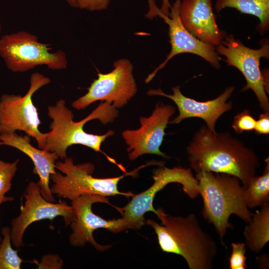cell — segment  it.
Here are the masks:
<instances>
[{
  "instance_id": "1",
  "label": "cell",
  "mask_w": 269,
  "mask_h": 269,
  "mask_svg": "<svg viewBox=\"0 0 269 269\" xmlns=\"http://www.w3.org/2000/svg\"><path fill=\"white\" fill-rule=\"evenodd\" d=\"M188 161L196 173H223L236 176L247 186L260 162L255 152L228 132L213 133L202 126L187 147Z\"/></svg>"
},
{
  "instance_id": "2",
  "label": "cell",
  "mask_w": 269,
  "mask_h": 269,
  "mask_svg": "<svg viewBox=\"0 0 269 269\" xmlns=\"http://www.w3.org/2000/svg\"><path fill=\"white\" fill-rule=\"evenodd\" d=\"M158 224L148 219L157 237L161 250L182 256L190 269H212L218 253L214 239L201 228L196 215L186 217L168 215L161 208L157 209Z\"/></svg>"
},
{
  "instance_id": "3",
  "label": "cell",
  "mask_w": 269,
  "mask_h": 269,
  "mask_svg": "<svg viewBox=\"0 0 269 269\" xmlns=\"http://www.w3.org/2000/svg\"><path fill=\"white\" fill-rule=\"evenodd\" d=\"M48 115L52 120L49 126L51 131L44 133L40 149L55 152L63 159L67 158V148L73 144L83 145L96 152L101 151V144L114 134V131L109 130L103 135L94 134L86 133L84 126L94 119H98L104 125L112 123L118 116L119 112L113 105L105 101L87 117L76 122L73 120L72 112L61 99L55 105L48 106Z\"/></svg>"
},
{
  "instance_id": "4",
  "label": "cell",
  "mask_w": 269,
  "mask_h": 269,
  "mask_svg": "<svg viewBox=\"0 0 269 269\" xmlns=\"http://www.w3.org/2000/svg\"><path fill=\"white\" fill-rule=\"evenodd\" d=\"M195 178L203 199L202 216L213 225L224 245L223 238L227 230L233 228L229 222L231 215L247 224L252 220L253 213L245 203L241 181L229 174L206 171L196 173Z\"/></svg>"
},
{
  "instance_id": "5",
  "label": "cell",
  "mask_w": 269,
  "mask_h": 269,
  "mask_svg": "<svg viewBox=\"0 0 269 269\" xmlns=\"http://www.w3.org/2000/svg\"><path fill=\"white\" fill-rule=\"evenodd\" d=\"M152 164L151 161L121 176L100 178L92 176L95 167L92 163L76 165L72 158L67 157L63 162H55L56 168L64 175L56 172L50 175L53 183L50 187V191L52 194L71 201L84 195H98L105 197L117 195L132 196L134 194L131 192H122L118 190L119 181L126 176L137 175L140 169Z\"/></svg>"
},
{
  "instance_id": "6",
  "label": "cell",
  "mask_w": 269,
  "mask_h": 269,
  "mask_svg": "<svg viewBox=\"0 0 269 269\" xmlns=\"http://www.w3.org/2000/svg\"><path fill=\"white\" fill-rule=\"evenodd\" d=\"M49 44L40 42L37 36L21 31L0 37V56L13 72L27 71L39 65L52 70H62L67 66L66 54L61 50L50 52Z\"/></svg>"
},
{
  "instance_id": "7",
  "label": "cell",
  "mask_w": 269,
  "mask_h": 269,
  "mask_svg": "<svg viewBox=\"0 0 269 269\" xmlns=\"http://www.w3.org/2000/svg\"><path fill=\"white\" fill-rule=\"evenodd\" d=\"M153 183L148 189L137 194H134L130 202L123 208H118L128 228L137 230L145 224L144 215L152 212L156 215L153 206L154 197L167 184L178 183L182 185L183 192L191 199L199 195L198 182L190 168L179 167L169 168L164 165L152 170Z\"/></svg>"
},
{
  "instance_id": "8",
  "label": "cell",
  "mask_w": 269,
  "mask_h": 269,
  "mask_svg": "<svg viewBox=\"0 0 269 269\" xmlns=\"http://www.w3.org/2000/svg\"><path fill=\"white\" fill-rule=\"evenodd\" d=\"M218 54L224 56L228 66L237 68L243 75L246 85L242 89L245 91L251 89L255 94L260 106L264 112H269V93L267 74L260 68V59L269 57V45L266 39L261 42L259 49H252L246 46L233 34L226 35L221 43L216 46Z\"/></svg>"
},
{
  "instance_id": "9",
  "label": "cell",
  "mask_w": 269,
  "mask_h": 269,
  "mask_svg": "<svg viewBox=\"0 0 269 269\" xmlns=\"http://www.w3.org/2000/svg\"><path fill=\"white\" fill-rule=\"evenodd\" d=\"M50 79L36 72L31 74L30 86L24 96L3 94L0 98V134L23 131L37 141L39 148L42 144L44 133L38 129L41 122L32 97L41 87L49 84Z\"/></svg>"
},
{
  "instance_id": "10",
  "label": "cell",
  "mask_w": 269,
  "mask_h": 269,
  "mask_svg": "<svg viewBox=\"0 0 269 269\" xmlns=\"http://www.w3.org/2000/svg\"><path fill=\"white\" fill-rule=\"evenodd\" d=\"M114 69L106 74L98 73L84 96L74 101L72 106L82 110L97 101H106L116 108L126 105L136 94L137 86L133 74V66L127 59L114 63Z\"/></svg>"
},
{
  "instance_id": "11",
  "label": "cell",
  "mask_w": 269,
  "mask_h": 269,
  "mask_svg": "<svg viewBox=\"0 0 269 269\" xmlns=\"http://www.w3.org/2000/svg\"><path fill=\"white\" fill-rule=\"evenodd\" d=\"M180 0H176L171 6L168 16L163 13L156 6L154 0H148L149 9L146 15L149 18L158 16L162 18L169 26V36L171 51L166 59L157 67L145 79L148 83L156 73L163 68L166 63L176 55L190 53L204 59L215 68L220 67V57L216 51L215 47L202 42L191 34L184 26L179 17Z\"/></svg>"
},
{
  "instance_id": "12",
  "label": "cell",
  "mask_w": 269,
  "mask_h": 269,
  "mask_svg": "<svg viewBox=\"0 0 269 269\" xmlns=\"http://www.w3.org/2000/svg\"><path fill=\"white\" fill-rule=\"evenodd\" d=\"M96 203L110 204L107 197L98 195H84L72 201L71 206L75 212L76 219L70 224L72 233L69 237L71 245L83 247L91 244L97 250L102 252L109 249L110 245H102L96 242L93 232L104 228L114 233H118L128 229L127 222L122 217L117 219L105 220L94 214L92 206Z\"/></svg>"
},
{
  "instance_id": "13",
  "label": "cell",
  "mask_w": 269,
  "mask_h": 269,
  "mask_svg": "<svg viewBox=\"0 0 269 269\" xmlns=\"http://www.w3.org/2000/svg\"><path fill=\"white\" fill-rule=\"evenodd\" d=\"M174 107L158 102L148 117H139L140 127L134 130L123 132L122 136L128 147V156L134 160L145 154H156L165 159L170 157L160 150L165 130L169 119L176 112Z\"/></svg>"
},
{
  "instance_id": "14",
  "label": "cell",
  "mask_w": 269,
  "mask_h": 269,
  "mask_svg": "<svg viewBox=\"0 0 269 269\" xmlns=\"http://www.w3.org/2000/svg\"><path fill=\"white\" fill-rule=\"evenodd\" d=\"M25 202L21 207L20 213L11 223L10 239L17 248L23 245V237L27 228L32 223L44 219L52 220L61 216L68 225L76 219L72 206L66 202L54 203L45 199L41 194L38 184L30 182L25 190Z\"/></svg>"
},
{
  "instance_id": "15",
  "label": "cell",
  "mask_w": 269,
  "mask_h": 269,
  "mask_svg": "<svg viewBox=\"0 0 269 269\" xmlns=\"http://www.w3.org/2000/svg\"><path fill=\"white\" fill-rule=\"evenodd\" d=\"M180 88L179 86L172 87V94H167L160 89L149 90L147 94L149 96H163L175 103L178 108L179 115L169 122V124H178L185 119L199 118L204 120L206 126L215 133V125L218 119L224 113L232 109V102H227V100L232 96L235 87L227 88L215 99L205 102L197 101L185 96L181 92Z\"/></svg>"
},
{
  "instance_id": "16",
  "label": "cell",
  "mask_w": 269,
  "mask_h": 269,
  "mask_svg": "<svg viewBox=\"0 0 269 269\" xmlns=\"http://www.w3.org/2000/svg\"><path fill=\"white\" fill-rule=\"evenodd\" d=\"M179 17L186 29L204 43L216 47L227 35L217 24L212 0H182Z\"/></svg>"
},
{
  "instance_id": "17",
  "label": "cell",
  "mask_w": 269,
  "mask_h": 269,
  "mask_svg": "<svg viewBox=\"0 0 269 269\" xmlns=\"http://www.w3.org/2000/svg\"><path fill=\"white\" fill-rule=\"evenodd\" d=\"M6 145L14 147L27 155L34 164L33 173L39 176L37 184L40 193L46 200L55 201L49 186L50 175L56 171V161L59 157L55 152L37 148L30 143V137L25 134L19 135L15 133L0 134V146Z\"/></svg>"
},
{
  "instance_id": "18",
  "label": "cell",
  "mask_w": 269,
  "mask_h": 269,
  "mask_svg": "<svg viewBox=\"0 0 269 269\" xmlns=\"http://www.w3.org/2000/svg\"><path fill=\"white\" fill-rule=\"evenodd\" d=\"M261 207L260 210L253 213L251 221L243 231L246 245L255 253L260 252L269 241V202Z\"/></svg>"
},
{
  "instance_id": "19",
  "label": "cell",
  "mask_w": 269,
  "mask_h": 269,
  "mask_svg": "<svg viewBox=\"0 0 269 269\" xmlns=\"http://www.w3.org/2000/svg\"><path fill=\"white\" fill-rule=\"evenodd\" d=\"M226 7L234 8L242 13L257 16L260 20L259 29L264 32L269 26V0H217V12Z\"/></svg>"
},
{
  "instance_id": "20",
  "label": "cell",
  "mask_w": 269,
  "mask_h": 269,
  "mask_svg": "<svg viewBox=\"0 0 269 269\" xmlns=\"http://www.w3.org/2000/svg\"><path fill=\"white\" fill-rule=\"evenodd\" d=\"M266 163L263 173L255 176L247 186L243 187L244 197L248 208L262 206L269 201V158L265 160Z\"/></svg>"
},
{
  "instance_id": "21",
  "label": "cell",
  "mask_w": 269,
  "mask_h": 269,
  "mask_svg": "<svg viewBox=\"0 0 269 269\" xmlns=\"http://www.w3.org/2000/svg\"><path fill=\"white\" fill-rule=\"evenodd\" d=\"M1 234L3 238L0 245V269H20L22 260L17 251L11 248L10 229L3 227Z\"/></svg>"
},
{
  "instance_id": "22",
  "label": "cell",
  "mask_w": 269,
  "mask_h": 269,
  "mask_svg": "<svg viewBox=\"0 0 269 269\" xmlns=\"http://www.w3.org/2000/svg\"><path fill=\"white\" fill-rule=\"evenodd\" d=\"M19 160L12 162L0 160V195H5L11 186V180L17 169Z\"/></svg>"
},
{
  "instance_id": "23",
  "label": "cell",
  "mask_w": 269,
  "mask_h": 269,
  "mask_svg": "<svg viewBox=\"0 0 269 269\" xmlns=\"http://www.w3.org/2000/svg\"><path fill=\"white\" fill-rule=\"evenodd\" d=\"M232 253L229 257V268L230 269H246L247 258L246 244L243 243H232Z\"/></svg>"
},
{
  "instance_id": "24",
  "label": "cell",
  "mask_w": 269,
  "mask_h": 269,
  "mask_svg": "<svg viewBox=\"0 0 269 269\" xmlns=\"http://www.w3.org/2000/svg\"><path fill=\"white\" fill-rule=\"evenodd\" d=\"M256 120L248 110H245L234 117L232 128L237 134L254 130Z\"/></svg>"
},
{
  "instance_id": "25",
  "label": "cell",
  "mask_w": 269,
  "mask_h": 269,
  "mask_svg": "<svg viewBox=\"0 0 269 269\" xmlns=\"http://www.w3.org/2000/svg\"><path fill=\"white\" fill-rule=\"evenodd\" d=\"M111 0H76L74 7L90 11L102 10L107 8Z\"/></svg>"
},
{
  "instance_id": "26",
  "label": "cell",
  "mask_w": 269,
  "mask_h": 269,
  "mask_svg": "<svg viewBox=\"0 0 269 269\" xmlns=\"http://www.w3.org/2000/svg\"><path fill=\"white\" fill-rule=\"evenodd\" d=\"M38 269H60L63 261L58 255L48 254L43 256L40 262H35Z\"/></svg>"
},
{
  "instance_id": "27",
  "label": "cell",
  "mask_w": 269,
  "mask_h": 269,
  "mask_svg": "<svg viewBox=\"0 0 269 269\" xmlns=\"http://www.w3.org/2000/svg\"><path fill=\"white\" fill-rule=\"evenodd\" d=\"M258 134H269V112L261 114L258 121H256L254 129Z\"/></svg>"
},
{
  "instance_id": "28",
  "label": "cell",
  "mask_w": 269,
  "mask_h": 269,
  "mask_svg": "<svg viewBox=\"0 0 269 269\" xmlns=\"http://www.w3.org/2000/svg\"><path fill=\"white\" fill-rule=\"evenodd\" d=\"M269 256L267 254L262 255L256 259L258 266L261 269H267L269 267Z\"/></svg>"
},
{
  "instance_id": "29",
  "label": "cell",
  "mask_w": 269,
  "mask_h": 269,
  "mask_svg": "<svg viewBox=\"0 0 269 269\" xmlns=\"http://www.w3.org/2000/svg\"><path fill=\"white\" fill-rule=\"evenodd\" d=\"M171 8V5H170L169 0H162V5L160 10L164 14L168 16L170 12L169 10Z\"/></svg>"
},
{
  "instance_id": "30",
  "label": "cell",
  "mask_w": 269,
  "mask_h": 269,
  "mask_svg": "<svg viewBox=\"0 0 269 269\" xmlns=\"http://www.w3.org/2000/svg\"><path fill=\"white\" fill-rule=\"evenodd\" d=\"M13 198L11 197H6L5 195H0V205L2 203L13 200Z\"/></svg>"
},
{
  "instance_id": "31",
  "label": "cell",
  "mask_w": 269,
  "mask_h": 269,
  "mask_svg": "<svg viewBox=\"0 0 269 269\" xmlns=\"http://www.w3.org/2000/svg\"><path fill=\"white\" fill-rule=\"evenodd\" d=\"M69 4L73 6H74L76 0H67Z\"/></svg>"
},
{
  "instance_id": "32",
  "label": "cell",
  "mask_w": 269,
  "mask_h": 269,
  "mask_svg": "<svg viewBox=\"0 0 269 269\" xmlns=\"http://www.w3.org/2000/svg\"><path fill=\"white\" fill-rule=\"evenodd\" d=\"M1 31V24L0 23V37L1 36V35H0Z\"/></svg>"
},
{
  "instance_id": "33",
  "label": "cell",
  "mask_w": 269,
  "mask_h": 269,
  "mask_svg": "<svg viewBox=\"0 0 269 269\" xmlns=\"http://www.w3.org/2000/svg\"><path fill=\"white\" fill-rule=\"evenodd\" d=\"M0 242H1V238H0Z\"/></svg>"
}]
</instances>
